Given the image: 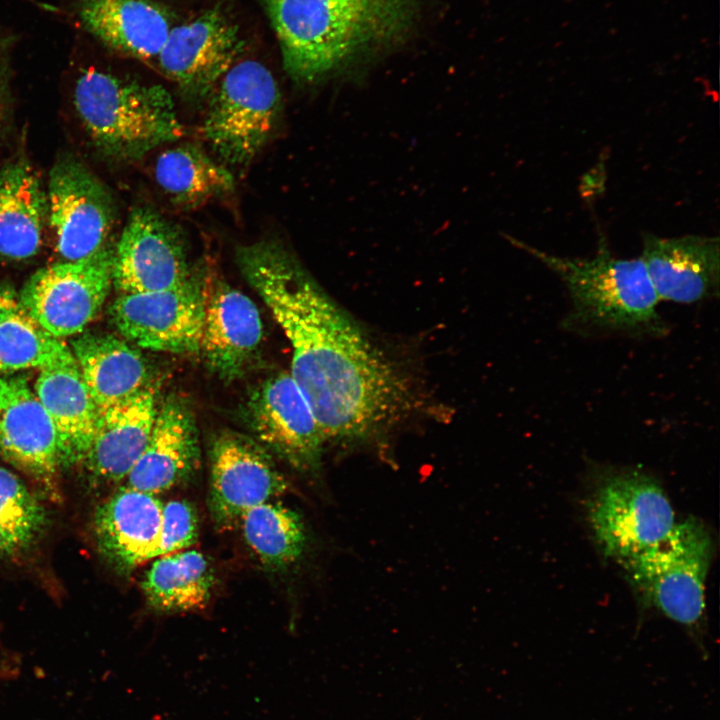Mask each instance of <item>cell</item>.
Wrapping results in <instances>:
<instances>
[{
    "label": "cell",
    "instance_id": "cell-1",
    "mask_svg": "<svg viewBox=\"0 0 720 720\" xmlns=\"http://www.w3.org/2000/svg\"><path fill=\"white\" fill-rule=\"evenodd\" d=\"M236 261L292 348L290 374L325 440L376 437L416 407L407 377L272 240L240 246Z\"/></svg>",
    "mask_w": 720,
    "mask_h": 720
},
{
    "label": "cell",
    "instance_id": "cell-2",
    "mask_svg": "<svg viewBox=\"0 0 720 720\" xmlns=\"http://www.w3.org/2000/svg\"><path fill=\"white\" fill-rule=\"evenodd\" d=\"M283 67L312 84L403 40L412 30L414 0H262Z\"/></svg>",
    "mask_w": 720,
    "mask_h": 720
},
{
    "label": "cell",
    "instance_id": "cell-3",
    "mask_svg": "<svg viewBox=\"0 0 720 720\" xmlns=\"http://www.w3.org/2000/svg\"><path fill=\"white\" fill-rule=\"evenodd\" d=\"M513 243L538 259L566 285L572 302L568 328L658 335L666 330L640 257L613 256L604 241L592 258L556 256L521 241Z\"/></svg>",
    "mask_w": 720,
    "mask_h": 720
},
{
    "label": "cell",
    "instance_id": "cell-4",
    "mask_svg": "<svg viewBox=\"0 0 720 720\" xmlns=\"http://www.w3.org/2000/svg\"><path fill=\"white\" fill-rule=\"evenodd\" d=\"M73 98L95 146L118 160L140 159L184 133L172 96L159 84L88 70L77 79Z\"/></svg>",
    "mask_w": 720,
    "mask_h": 720
},
{
    "label": "cell",
    "instance_id": "cell-5",
    "mask_svg": "<svg viewBox=\"0 0 720 720\" xmlns=\"http://www.w3.org/2000/svg\"><path fill=\"white\" fill-rule=\"evenodd\" d=\"M713 541L693 517L676 522L669 534L639 555L619 563L641 600L671 620L693 626L705 610V582Z\"/></svg>",
    "mask_w": 720,
    "mask_h": 720
},
{
    "label": "cell",
    "instance_id": "cell-6",
    "mask_svg": "<svg viewBox=\"0 0 720 720\" xmlns=\"http://www.w3.org/2000/svg\"><path fill=\"white\" fill-rule=\"evenodd\" d=\"M211 93L201 132L222 162L249 164L271 137L281 94L270 70L256 60L234 63Z\"/></svg>",
    "mask_w": 720,
    "mask_h": 720
},
{
    "label": "cell",
    "instance_id": "cell-7",
    "mask_svg": "<svg viewBox=\"0 0 720 720\" xmlns=\"http://www.w3.org/2000/svg\"><path fill=\"white\" fill-rule=\"evenodd\" d=\"M587 518L602 553L618 563L662 540L676 523L660 484L633 469L604 474L587 504Z\"/></svg>",
    "mask_w": 720,
    "mask_h": 720
},
{
    "label": "cell",
    "instance_id": "cell-8",
    "mask_svg": "<svg viewBox=\"0 0 720 720\" xmlns=\"http://www.w3.org/2000/svg\"><path fill=\"white\" fill-rule=\"evenodd\" d=\"M112 254L105 246L88 257L38 269L21 289L18 305L56 338L82 333L109 294Z\"/></svg>",
    "mask_w": 720,
    "mask_h": 720
},
{
    "label": "cell",
    "instance_id": "cell-9",
    "mask_svg": "<svg viewBox=\"0 0 720 720\" xmlns=\"http://www.w3.org/2000/svg\"><path fill=\"white\" fill-rule=\"evenodd\" d=\"M109 313L117 331L138 347L167 353L200 350L205 295L193 276L175 288L121 294Z\"/></svg>",
    "mask_w": 720,
    "mask_h": 720
},
{
    "label": "cell",
    "instance_id": "cell-10",
    "mask_svg": "<svg viewBox=\"0 0 720 720\" xmlns=\"http://www.w3.org/2000/svg\"><path fill=\"white\" fill-rule=\"evenodd\" d=\"M47 218L56 248L67 261L106 246L115 207L103 183L80 161L64 157L53 165L46 192Z\"/></svg>",
    "mask_w": 720,
    "mask_h": 720
},
{
    "label": "cell",
    "instance_id": "cell-11",
    "mask_svg": "<svg viewBox=\"0 0 720 720\" xmlns=\"http://www.w3.org/2000/svg\"><path fill=\"white\" fill-rule=\"evenodd\" d=\"M192 277L182 232L149 207L135 208L112 254V284L121 294L178 287Z\"/></svg>",
    "mask_w": 720,
    "mask_h": 720
},
{
    "label": "cell",
    "instance_id": "cell-12",
    "mask_svg": "<svg viewBox=\"0 0 720 720\" xmlns=\"http://www.w3.org/2000/svg\"><path fill=\"white\" fill-rule=\"evenodd\" d=\"M238 27L219 7L174 25L156 64L190 99L210 96L243 51Z\"/></svg>",
    "mask_w": 720,
    "mask_h": 720
},
{
    "label": "cell",
    "instance_id": "cell-13",
    "mask_svg": "<svg viewBox=\"0 0 720 720\" xmlns=\"http://www.w3.org/2000/svg\"><path fill=\"white\" fill-rule=\"evenodd\" d=\"M246 416L258 443L294 468L319 467L326 442L314 412L290 372L262 382L249 396Z\"/></svg>",
    "mask_w": 720,
    "mask_h": 720
},
{
    "label": "cell",
    "instance_id": "cell-14",
    "mask_svg": "<svg viewBox=\"0 0 720 720\" xmlns=\"http://www.w3.org/2000/svg\"><path fill=\"white\" fill-rule=\"evenodd\" d=\"M0 452L34 480L42 493L53 500L59 497L57 434L23 375L0 376Z\"/></svg>",
    "mask_w": 720,
    "mask_h": 720
},
{
    "label": "cell",
    "instance_id": "cell-15",
    "mask_svg": "<svg viewBox=\"0 0 720 720\" xmlns=\"http://www.w3.org/2000/svg\"><path fill=\"white\" fill-rule=\"evenodd\" d=\"M287 482L269 453L253 439L233 431L219 434L210 452L209 508L221 527L285 492Z\"/></svg>",
    "mask_w": 720,
    "mask_h": 720
},
{
    "label": "cell",
    "instance_id": "cell-16",
    "mask_svg": "<svg viewBox=\"0 0 720 720\" xmlns=\"http://www.w3.org/2000/svg\"><path fill=\"white\" fill-rule=\"evenodd\" d=\"M640 258L659 301L692 304L718 295V237L646 234Z\"/></svg>",
    "mask_w": 720,
    "mask_h": 720
},
{
    "label": "cell",
    "instance_id": "cell-17",
    "mask_svg": "<svg viewBox=\"0 0 720 720\" xmlns=\"http://www.w3.org/2000/svg\"><path fill=\"white\" fill-rule=\"evenodd\" d=\"M156 496L122 485L95 509L97 549L119 573L157 557L163 502Z\"/></svg>",
    "mask_w": 720,
    "mask_h": 720
},
{
    "label": "cell",
    "instance_id": "cell-18",
    "mask_svg": "<svg viewBox=\"0 0 720 720\" xmlns=\"http://www.w3.org/2000/svg\"><path fill=\"white\" fill-rule=\"evenodd\" d=\"M157 411V390L148 383L99 412L81 463L95 482L124 481L147 444Z\"/></svg>",
    "mask_w": 720,
    "mask_h": 720
},
{
    "label": "cell",
    "instance_id": "cell-19",
    "mask_svg": "<svg viewBox=\"0 0 720 720\" xmlns=\"http://www.w3.org/2000/svg\"><path fill=\"white\" fill-rule=\"evenodd\" d=\"M194 417L179 399L158 407L147 444L124 479V486L153 495L187 480L199 460Z\"/></svg>",
    "mask_w": 720,
    "mask_h": 720
},
{
    "label": "cell",
    "instance_id": "cell-20",
    "mask_svg": "<svg viewBox=\"0 0 720 720\" xmlns=\"http://www.w3.org/2000/svg\"><path fill=\"white\" fill-rule=\"evenodd\" d=\"M262 338L258 308L244 293L220 282L205 297L200 350L221 378L240 377L255 358Z\"/></svg>",
    "mask_w": 720,
    "mask_h": 720
},
{
    "label": "cell",
    "instance_id": "cell-21",
    "mask_svg": "<svg viewBox=\"0 0 720 720\" xmlns=\"http://www.w3.org/2000/svg\"><path fill=\"white\" fill-rule=\"evenodd\" d=\"M77 12L105 46L144 62L156 61L174 26L169 11L153 0H78Z\"/></svg>",
    "mask_w": 720,
    "mask_h": 720
},
{
    "label": "cell",
    "instance_id": "cell-22",
    "mask_svg": "<svg viewBox=\"0 0 720 720\" xmlns=\"http://www.w3.org/2000/svg\"><path fill=\"white\" fill-rule=\"evenodd\" d=\"M34 392L54 425L61 468L81 464L90 447L99 411L75 360L41 369Z\"/></svg>",
    "mask_w": 720,
    "mask_h": 720
},
{
    "label": "cell",
    "instance_id": "cell-23",
    "mask_svg": "<svg viewBox=\"0 0 720 720\" xmlns=\"http://www.w3.org/2000/svg\"><path fill=\"white\" fill-rule=\"evenodd\" d=\"M70 350L99 412L148 384L144 357L125 340L85 332L71 340Z\"/></svg>",
    "mask_w": 720,
    "mask_h": 720
},
{
    "label": "cell",
    "instance_id": "cell-24",
    "mask_svg": "<svg viewBox=\"0 0 720 720\" xmlns=\"http://www.w3.org/2000/svg\"><path fill=\"white\" fill-rule=\"evenodd\" d=\"M47 198L33 168L15 161L0 168V257L24 260L41 247Z\"/></svg>",
    "mask_w": 720,
    "mask_h": 720
},
{
    "label": "cell",
    "instance_id": "cell-25",
    "mask_svg": "<svg viewBox=\"0 0 720 720\" xmlns=\"http://www.w3.org/2000/svg\"><path fill=\"white\" fill-rule=\"evenodd\" d=\"M142 588L151 607L164 612L203 608L214 584L207 558L197 550L162 555L153 559Z\"/></svg>",
    "mask_w": 720,
    "mask_h": 720
},
{
    "label": "cell",
    "instance_id": "cell-26",
    "mask_svg": "<svg viewBox=\"0 0 720 720\" xmlns=\"http://www.w3.org/2000/svg\"><path fill=\"white\" fill-rule=\"evenodd\" d=\"M155 179L171 201L185 208L233 191L235 180L223 163L187 144L165 150L156 160Z\"/></svg>",
    "mask_w": 720,
    "mask_h": 720
},
{
    "label": "cell",
    "instance_id": "cell-27",
    "mask_svg": "<svg viewBox=\"0 0 720 720\" xmlns=\"http://www.w3.org/2000/svg\"><path fill=\"white\" fill-rule=\"evenodd\" d=\"M239 522L246 543L268 568L288 567L304 552L307 537L303 521L280 502L271 500L254 506Z\"/></svg>",
    "mask_w": 720,
    "mask_h": 720
},
{
    "label": "cell",
    "instance_id": "cell-28",
    "mask_svg": "<svg viewBox=\"0 0 720 720\" xmlns=\"http://www.w3.org/2000/svg\"><path fill=\"white\" fill-rule=\"evenodd\" d=\"M72 359L70 347L43 329L14 299L0 314V376Z\"/></svg>",
    "mask_w": 720,
    "mask_h": 720
},
{
    "label": "cell",
    "instance_id": "cell-29",
    "mask_svg": "<svg viewBox=\"0 0 720 720\" xmlns=\"http://www.w3.org/2000/svg\"><path fill=\"white\" fill-rule=\"evenodd\" d=\"M47 525L43 504L16 474L0 465V559L28 549Z\"/></svg>",
    "mask_w": 720,
    "mask_h": 720
},
{
    "label": "cell",
    "instance_id": "cell-30",
    "mask_svg": "<svg viewBox=\"0 0 720 720\" xmlns=\"http://www.w3.org/2000/svg\"><path fill=\"white\" fill-rule=\"evenodd\" d=\"M198 537V518L186 500L163 503L160 544L157 557L191 547Z\"/></svg>",
    "mask_w": 720,
    "mask_h": 720
},
{
    "label": "cell",
    "instance_id": "cell-31",
    "mask_svg": "<svg viewBox=\"0 0 720 720\" xmlns=\"http://www.w3.org/2000/svg\"><path fill=\"white\" fill-rule=\"evenodd\" d=\"M13 39L8 35L0 34V68L3 66V62L6 59L8 52L12 46Z\"/></svg>",
    "mask_w": 720,
    "mask_h": 720
},
{
    "label": "cell",
    "instance_id": "cell-32",
    "mask_svg": "<svg viewBox=\"0 0 720 720\" xmlns=\"http://www.w3.org/2000/svg\"><path fill=\"white\" fill-rule=\"evenodd\" d=\"M13 299L9 292H0V314Z\"/></svg>",
    "mask_w": 720,
    "mask_h": 720
}]
</instances>
